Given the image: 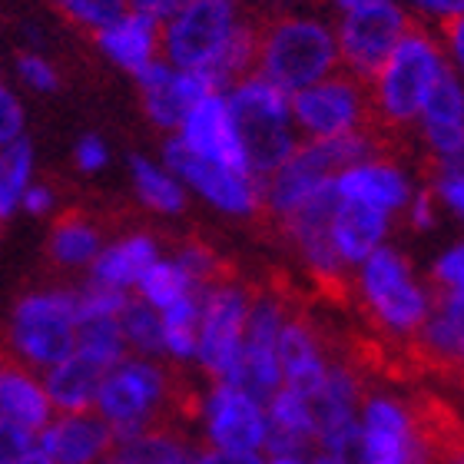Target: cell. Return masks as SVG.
<instances>
[{
	"instance_id": "obj_1",
	"label": "cell",
	"mask_w": 464,
	"mask_h": 464,
	"mask_svg": "<svg viewBox=\"0 0 464 464\" xmlns=\"http://www.w3.org/2000/svg\"><path fill=\"white\" fill-rule=\"evenodd\" d=\"M445 53L421 20H408L405 37L398 40L392 57L372 83H368L365 123L388 130V133H408V126L421 116L428 93L445 73Z\"/></svg>"
},
{
	"instance_id": "obj_2",
	"label": "cell",
	"mask_w": 464,
	"mask_h": 464,
	"mask_svg": "<svg viewBox=\"0 0 464 464\" xmlns=\"http://www.w3.org/2000/svg\"><path fill=\"white\" fill-rule=\"evenodd\" d=\"M256 30H259L256 77L272 83L279 93H299L339 67L335 34L322 20L299 14H269L256 20Z\"/></svg>"
},
{
	"instance_id": "obj_3",
	"label": "cell",
	"mask_w": 464,
	"mask_h": 464,
	"mask_svg": "<svg viewBox=\"0 0 464 464\" xmlns=\"http://www.w3.org/2000/svg\"><path fill=\"white\" fill-rule=\"evenodd\" d=\"M73 352H77V295L73 289L27 292L14 305L0 355L30 368V372H47Z\"/></svg>"
},
{
	"instance_id": "obj_4",
	"label": "cell",
	"mask_w": 464,
	"mask_h": 464,
	"mask_svg": "<svg viewBox=\"0 0 464 464\" xmlns=\"http://www.w3.org/2000/svg\"><path fill=\"white\" fill-rule=\"evenodd\" d=\"M355 302L382 335L405 342V348L428 315L425 285L415 279L411 262L388 246H378L365 259L355 279Z\"/></svg>"
},
{
	"instance_id": "obj_5",
	"label": "cell",
	"mask_w": 464,
	"mask_h": 464,
	"mask_svg": "<svg viewBox=\"0 0 464 464\" xmlns=\"http://www.w3.org/2000/svg\"><path fill=\"white\" fill-rule=\"evenodd\" d=\"M232 130L246 156L252 186L262 183L272 169H279L295 150V136L289 130V97L252 77L242 80L239 87H232V97L226 100Z\"/></svg>"
},
{
	"instance_id": "obj_6",
	"label": "cell",
	"mask_w": 464,
	"mask_h": 464,
	"mask_svg": "<svg viewBox=\"0 0 464 464\" xmlns=\"http://www.w3.org/2000/svg\"><path fill=\"white\" fill-rule=\"evenodd\" d=\"M252 292H256V285L236 276L223 285L206 289L203 299H199V332H196L193 358L213 382H226L236 358H239Z\"/></svg>"
},
{
	"instance_id": "obj_7",
	"label": "cell",
	"mask_w": 464,
	"mask_h": 464,
	"mask_svg": "<svg viewBox=\"0 0 464 464\" xmlns=\"http://www.w3.org/2000/svg\"><path fill=\"white\" fill-rule=\"evenodd\" d=\"M239 0H189L160 30L166 60L183 73H199L219 57L232 27L239 24Z\"/></svg>"
},
{
	"instance_id": "obj_8",
	"label": "cell",
	"mask_w": 464,
	"mask_h": 464,
	"mask_svg": "<svg viewBox=\"0 0 464 464\" xmlns=\"http://www.w3.org/2000/svg\"><path fill=\"white\" fill-rule=\"evenodd\" d=\"M408 20L411 14H405L392 0L345 10L339 37H335L339 63L345 67V73H352L362 83H372L382 73L385 60L392 57V50L398 47V40L405 37Z\"/></svg>"
},
{
	"instance_id": "obj_9",
	"label": "cell",
	"mask_w": 464,
	"mask_h": 464,
	"mask_svg": "<svg viewBox=\"0 0 464 464\" xmlns=\"http://www.w3.org/2000/svg\"><path fill=\"white\" fill-rule=\"evenodd\" d=\"M368 110V83L355 80L352 73L339 70L312 87L292 93L289 113L302 123L312 140H329V136L355 133Z\"/></svg>"
},
{
	"instance_id": "obj_10",
	"label": "cell",
	"mask_w": 464,
	"mask_h": 464,
	"mask_svg": "<svg viewBox=\"0 0 464 464\" xmlns=\"http://www.w3.org/2000/svg\"><path fill=\"white\" fill-rule=\"evenodd\" d=\"M358 428H362L368 464H421L411 408L395 395L365 392L358 408Z\"/></svg>"
},
{
	"instance_id": "obj_11",
	"label": "cell",
	"mask_w": 464,
	"mask_h": 464,
	"mask_svg": "<svg viewBox=\"0 0 464 464\" xmlns=\"http://www.w3.org/2000/svg\"><path fill=\"white\" fill-rule=\"evenodd\" d=\"M428 315L415 339L408 342V358L421 368L458 375L464 352V312L461 289H431L428 285Z\"/></svg>"
},
{
	"instance_id": "obj_12",
	"label": "cell",
	"mask_w": 464,
	"mask_h": 464,
	"mask_svg": "<svg viewBox=\"0 0 464 464\" xmlns=\"http://www.w3.org/2000/svg\"><path fill=\"white\" fill-rule=\"evenodd\" d=\"M206 448L216 451H262L266 445V408L246 392L216 382L203 398Z\"/></svg>"
},
{
	"instance_id": "obj_13",
	"label": "cell",
	"mask_w": 464,
	"mask_h": 464,
	"mask_svg": "<svg viewBox=\"0 0 464 464\" xmlns=\"http://www.w3.org/2000/svg\"><path fill=\"white\" fill-rule=\"evenodd\" d=\"M166 163H169V169L176 176H183L193 189H199L209 203L219 206L223 213H236V216L256 213V186H252V179L236 176L226 166L196 156L183 140L166 143Z\"/></svg>"
},
{
	"instance_id": "obj_14",
	"label": "cell",
	"mask_w": 464,
	"mask_h": 464,
	"mask_svg": "<svg viewBox=\"0 0 464 464\" xmlns=\"http://www.w3.org/2000/svg\"><path fill=\"white\" fill-rule=\"evenodd\" d=\"M113 445V431L97 411L57 415L44 431H37V451L50 464H100Z\"/></svg>"
},
{
	"instance_id": "obj_15",
	"label": "cell",
	"mask_w": 464,
	"mask_h": 464,
	"mask_svg": "<svg viewBox=\"0 0 464 464\" xmlns=\"http://www.w3.org/2000/svg\"><path fill=\"white\" fill-rule=\"evenodd\" d=\"M140 87H143V107L146 113L153 116L156 126H179L186 120V113L206 97H219L213 93V87L206 83L203 73H183V70H173L163 60H153L146 63L140 73Z\"/></svg>"
},
{
	"instance_id": "obj_16",
	"label": "cell",
	"mask_w": 464,
	"mask_h": 464,
	"mask_svg": "<svg viewBox=\"0 0 464 464\" xmlns=\"http://www.w3.org/2000/svg\"><path fill=\"white\" fill-rule=\"evenodd\" d=\"M179 126H183V143L189 146L196 156H203L209 163L226 166L229 173L249 179L246 156H242V146H239V140H236V130H232L229 110H226L223 97L199 100V103L186 113V120Z\"/></svg>"
},
{
	"instance_id": "obj_17",
	"label": "cell",
	"mask_w": 464,
	"mask_h": 464,
	"mask_svg": "<svg viewBox=\"0 0 464 464\" xmlns=\"http://www.w3.org/2000/svg\"><path fill=\"white\" fill-rule=\"evenodd\" d=\"M50 418H53V405L44 392V382L30 368L4 358L0 362V421H10L37 435L50 425Z\"/></svg>"
},
{
	"instance_id": "obj_18",
	"label": "cell",
	"mask_w": 464,
	"mask_h": 464,
	"mask_svg": "<svg viewBox=\"0 0 464 464\" xmlns=\"http://www.w3.org/2000/svg\"><path fill=\"white\" fill-rule=\"evenodd\" d=\"M110 368L93 362L83 352H73L53 368H47L44 375V392H47L50 405L57 408L60 415H73V411H93L97 401L100 382Z\"/></svg>"
},
{
	"instance_id": "obj_19",
	"label": "cell",
	"mask_w": 464,
	"mask_h": 464,
	"mask_svg": "<svg viewBox=\"0 0 464 464\" xmlns=\"http://www.w3.org/2000/svg\"><path fill=\"white\" fill-rule=\"evenodd\" d=\"M461 83L451 70H445L428 93L421 116H425V140L438 160H461Z\"/></svg>"
},
{
	"instance_id": "obj_20",
	"label": "cell",
	"mask_w": 464,
	"mask_h": 464,
	"mask_svg": "<svg viewBox=\"0 0 464 464\" xmlns=\"http://www.w3.org/2000/svg\"><path fill=\"white\" fill-rule=\"evenodd\" d=\"M342 199H355L378 213H395L408 203V179L395 163H362L335 176Z\"/></svg>"
},
{
	"instance_id": "obj_21",
	"label": "cell",
	"mask_w": 464,
	"mask_h": 464,
	"mask_svg": "<svg viewBox=\"0 0 464 464\" xmlns=\"http://www.w3.org/2000/svg\"><path fill=\"white\" fill-rule=\"evenodd\" d=\"M385 232H388L385 213L339 196V206L332 213V246H335V252H339V259L345 266L365 262L382 246Z\"/></svg>"
},
{
	"instance_id": "obj_22",
	"label": "cell",
	"mask_w": 464,
	"mask_h": 464,
	"mask_svg": "<svg viewBox=\"0 0 464 464\" xmlns=\"http://www.w3.org/2000/svg\"><path fill=\"white\" fill-rule=\"evenodd\" d=\"M160 242L150 232H126L123 239H116L113 246L100 252L90 269V285H103V289H120L126 292L136 285V279L143 276L156 262Z\"/></svg>"
},
{
	"instance_id": "obj_23",
	"label": "cell",
	"mask_w": 464,
	"mask_h": 464,
	"mask_svg": "<svg viewBox=\"0 0 464 464\" xmlns=\"http://www.w3.org/2000/svg\"><path fill=\"white\" fill-rule=\"evenodd\" d=\"M160 20H150L143 14H120L113 24H107L103 30H97L93 37L110 57L130 73H140L146 63L156 60V47H160Z\"/></svg>"
},
{
	"instance_id": "obj_24",
	"label": "cell",
	"mask_w": 464,
	"mask_h": 464,
	"mask_svg": "<svg viewBox=\"0 0 464 464\" xmlns=\"http://www.w3.org/2000/svg\"><path fill=\"white\" fill-rule=\"evenodd\" d=\"M100 236H103V223L93 219L87 206H67L63 213L53 219V232L47 242V256L60 269H80L93 262L100 252Z\"/></svg>"
},
{
	"instance_id": "obj_25",
	"label": "cell",
	"mask_w": 464,
	"mask_h": 464,
	"mask_svg": "<svg viewBox=\"0 0 464 464\" xmlns=\"http://www.w3.org/2000/svg\"><path fill=\"white\" fill-rule=\"evenodd\" d=\"M256 63H259V30H256V20H249V24H236L232 27L226 47L219 50V57L206 70H199V73L213 87V93H219V90L239 87L242 80L256 77Z\"/></svg>"
},
{
	"instance_id": "obj_26",
	"label": "cell",
	"mask_w": 464,
	"mask_h": 464,
	"mask_svg": "<svg viewBox=\"0 0 464 464\" xmlns=\"http://www.w3.org/2000/svg\"><path fill=\"white\" fill-rule=\"evenodd\" d=\"M116 455L130 464H193L196 445L179 428H150L130 441H116Z\"/></svg>"
},
{
	"instance_id": "obj_27",
	"label": "cell",
	"mask_w": 464,
	"mask_h": 464,
	"mask_svg": "<svg viewBox=\"0 0 464 464\" xmlns=\"http://www.w3.org/2000/svg\"><path fill=\"white\" fill-rule=\"evenodd\" d=\"M199 292H189L183 299H176L173 305H166L160 312L163 322V352L179 362H189L196 355V332H199Z\"/></svg>"
},
{
	"instance_id": "obj_28",
	"label": "cell",
	"mask_w": 464,
	"mask_h": 464,
	"mask_svg": "<svg viewBox=\"0 0 464 464\" xmlns=\"http://www.w3.org/2000/svg\"><path fill=\"white\" fill-rule=\"evenodd\" d=\"M120 332L126 348H133L140 358H160L163 352V322L160 312L143 299H126L120 312Z\"/></svg>"
},
{
	"instance_id": "obj_29",
	"label": "cell",
	"mask_w": 464,
	"mask_h": 464,
	"mask_svg": "<svg viewBox=\"0 0 464 464\" xmlns=\"http://www.w3.org/2000/svg\"><path fill=\"white\" fill-rule=\"evenodd\" d=\"M77 352L90 355L103 368L120 365L126 358V342L120 332V315H90L77 322Z\"/></svg>"
},
{
	"instance_id": "obj_30",
	"label": "cell",
	"mask_w": 464,
	"mask_h": 464,
	"mask_svg": "<svg viewBox=\"0 0 464 464\" xmlns=\"http://www.w3.org/2000/svg\"><path fill=\"white\" fill-rule=\"evenodd\" d=\"M30 169H34V150L30 140H14L10 146L0 150V219H7L24 199V189L30 183Z\"/></svg>"
},
{
	"instance_id": "obj_31",
	"label": "cell",
	"mask_w": 464,
	"mask_h": 464,
	"mask_svg": "<svg viewBox=\"0 0 464 464\" xmlns=\"http://www.w3.org/2000/svg\"><path fill=\"white\" fill-rule=\"evenodd\" d=\"M130 169H133L140 199H143L146 206H153L156 213H179L186 206V193L179 189V183H176L169 173L156 169L150 160L133 156V160H130Z\"/></svg>"
},
{
	"instance_id": "obj_32",
	"label": "cell",
	"mask_w": 464,
	"mask_h": 464,
	"mask_svg": "<svg viewBox=\"0 0 464 464\" xmlns=\"http://www.w3.org/2000/svg\"><path fill=\"white\" fill-rule=\"evenodd\" d=\"M136 285H140V299L150 302L156 312H163L166 305H173L176 299H183V295L196 292L189 276H186L176 262H166V259L163 262L156 259L153 266L136 279Z\"/></svg>"
},
{
	"instance_id": "obj_33",
	"label": "cell",
	"mask_w": 464,
	"mask_h": 464,
	"mask_svg": "<svg viewBox=\"0 0 464 464\" xmlns=\"http://www.w3.org/2000/svg\"><path fill=\"white\" fill-rule=\"evenodd\" d=\"M53 7L67 20H73L83 30H103L120 14H126V0H53Z\"/></svg>"
},
{
	"instance_id": "obj_34",
	"label": "cell",
	"mask_w": 464,
	"mask_h": 464,
	"mask_svg": "<svg viewBox=\"0 0 464 464\" xmlns=\"http://www.w3.org/2000/svg\"><path fill=\"white\" fill-rule=\"evenodd\" d=\"M17 70H20V77H24V83H30L34 90L50 93V90L60 87L57 70L50 67L44 57H37V53H17Z\"/></svg>"
},
{
	"instance_id": "obj_35",
	"label": "cell",
	"mask_w": 464,
	"mask_h": 464,
	"mask_svg": "<svg viewBox=\"0 0 464 464\" xmlns=\"http://www.w3.org/2000/svg\"><path fill=\"white\" fill-rule=\"evenodd\" d=\"M34 448H37V435H30L10 421H0V464H17Z\"/></svg>"
},
{
	"instance_id": "obj_36",
	"label": "cell",
	"mask_w": 464,
	"mask_h": 464,
	"mask_svg": "<svg viewBox=\"0 0 464 464\" xmlns=\"http://www.w3.org/2000/svg\"><path fill=\"white\" fill-rule=\"evenodd\" d=\"M20 130H24V110H20V100L0 83V150L10 146L14 140H20Z\"/></svg>"
},
{
	"instance_id": "obj_37",
	"label": "cell",
	"mask_w": 464,
	"mask_h": 464,
	"mask_svg": "<svg viewBox=\"0 0 464 464\" xmlns=\"http://www.w3.org/2000/svg\"><path fill=\"white\" fill-rule=\"evenodd\" d=\"M428 285L431 289H461V246L448 249L435 262V269L428 276Z\"/></svg>"
},
{
	"instance_id": "obj_38",
	"label": "cell",
	"mask_w": 464,
	"mask_h": 464,
	"mask_svg": "<svg viewBox=\"0 0 464 464\" xmlns=\"http://www.w3.org/2000/svg\"><path fill=\"white\" fill-rule=\"evenodd\" d=\"M193 464H266L262 451H216V448H196Z\"/></svg>"
},
{
	"instance_id": "obj_39",
	"label": "cell",
	"mask_w": 464,
	"mask_h": 464,
	"mask_svg": "<svg viewBox=\"0 0 464 464\" xmlns=\"http://www.w3.org/2000/svg\"><path fill=\"white\" fill-rule=\"evenodd\" d=\"M77 166L83 173H97L107 166V146L100 143L97 136H83L77 143Z\"/></svg>"
},
{
	"instance_id": "obj_40",
	"label": "cell",
	"mask_w": 464,
	"mask_h": 464,
	"mask_svg": "<svg viewBox=\"0 0 464 464\" xmlns=\"http://www.w3.org/2000/svg\"><path fill=\"white\" fill-rule=\"evenodd\" d=\"M126 4L133 7V14H143V17L166 24V20L173 17V14H176L179 7H186L189 0H126Z\"/></svg>"
},
{
	"instance_id": "obj_41",
	"label": "cell",
	"mask_w": 464,
	"mask_h": 464,
	"mask_svg": "<svg viewBox=\"0 0 464 464\" xmlns=\"http://www.w3.org/2000/svg\"><path fill=\"white\" fill-rule=\"evenodd\" d=\"M435 189L425 183V189L418 193V199H415V206H411V226L415 229H431L435 226Z\"/></svg>"
},
{
	"instance_id": "obj_42",
	"label": "cell",
	"mask_w": 464,
	"mask_h": 464,
	"mask_svg": "<svg viewBox=\"0 0 464 464\" xmlns=\"http://www.w3.org/2000/svg\"><path fill=\"white\" fill-rule=\"evenodd\" d=\"M20 203L27 206L30 213H47L50 206H57V196H53L50 186H30V189H24V199H20Z\"/></svg>"
},
{
	"instance_id": "obj_43",
	"label": "cell",
	"mask_w": 464,
	"mask_h": 464,
	"mask_svg": "<svg viewBox=\"0 0 464 464\" xmlns=\"http://www.w3.org/2000/svg\"><path fill=\"white\" fill-rule=\"evenodd\" d=\"M421 14H431V17H455V14H461V4L464 0H411Z\"/></svg>"
},
{
	"instance_id": "obj_44",
	"label": "cell",
	"mask_w": 464,
	"mask_h": 464,
	"mask_svg": "<svg viewBox=\"0 0 464 464\" xmlns=\"http://www.w3.org/2000/svg\"><path fill=\"white\" fill-rule=\"evenodd\" d=\"M266 464H325V458L315 451V455H305V458H269Z\"/></svg>"
},
{
	"instance_id": "obj_45",
	"label": "cell",
	"mask_w": 464,
	"mask_h": 464,
	"mask_svg": "<svg viewBox=\"0 0 464 464\" xmlns=\"http://www.w3.org/2000/svg\"><path fill=\"white\" fill-rule=\"evenodd\" d=\"M342 10H355V7H365V4H382V0H335Z\"/></svg>"
},
{
	"instance_id": "obj_46",
	"label": "cell",
	"mask_w": 464,
	"mask_h": 464,
	"mask_svg": "<svg viewBox=\"0 0 464 464\" xmlns=\"http://www.w3.org/2000/svg\"><path fill=\"white\" fill-rule=\"evenodd\" d=\"M17 464H50V461H47V458H44V455H40L37 448H34V451H30V455H24V458H20Z\"/></svg>"
},
{
	"instance_id": "obj_47",
	"label": "cell",
	"mask_w": 464,
	"mask_h": 464,
	"mask_svg": "<svg viewBox=\"0 0 464 464\" xmlns=\"http://www.w3.org/2000/svg\"><path fill=\"white\" fill-rule=\"evenodd\" d=\"M100 464H130V461H126L123 455H116V451H110V455L103 458V461H100Z\"/></svg>"
},
{
	"instance_id": "obj_48",
	"label": "cell",
	"mask_w": 464,
	"mask_h": 464,
	"mask_svg": "<svg viewBox=\"0 0 464 464\" xmlns=\"http://www.w3.org/2000/svg\"><path fill=\"white\" fill-rule=\"evenodd\" d=\"M0 362H4V358H0Z\"/></svg>"
}]
</instances>
